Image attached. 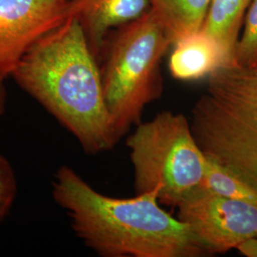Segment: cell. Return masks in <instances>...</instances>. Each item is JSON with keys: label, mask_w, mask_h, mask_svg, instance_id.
<instances>
[{"label": "cell", "mask_w": 257, "mask_h": 257, "mask_svg": "<svg viewBox=\"0 0 257 257\" xmlns=\"http://www.w3.org/2000/svg\"><path fill=\"white\" fill-rule=\"evenodd\" d=\"M90 155L119 141L102 85L98 61L74 16L28 50L12 76Z\"/></svg>", "instance_id": "1"}, {"label": "cell", "mask_w": 257, "mask_h": 257, "mask_svg": "<svg viewBox=\"0 0 257 257\" xmlns=\"http://www.w3.org/2000/svg\"><path fill=\"white\" fill-rule=\"evenodd\" d=\"M52 194L84 245L102 257L208 255L189 226L161 208L157 191L132 198L104 195L74 169L61 166Z\"/></svg>", "instance_id": "2"}, {"label": "cell", "mask_w": 257, "mask_h": 257, "mask_svg": "<svg viewBox=\"0 0 257 257\" xmlns=\"http://www.w3.org/2000/svg\"><path fill=\"white\" fill-rule=\"evenodd\" d=\"M191 127L206 156L257 191V68L221 65L193 106Z\"/></svg>", "instance_id": "3"}, {"label": "cell", "mask_w": 257, "mask_h": 257, "mask_svg": "<svg viewBox=\"0 0 257 257\" xmlns=\"http://www.w3.org/2000/svg\"><path fill=\"white\" fill-rule=\"evenodd\" d=\"M173 39L150 10L116 28L102 53V85L118 139L141 122L148 104L163 92L161 61Z\"/></svg>", "instance_id": "4"}, {"label": "cell", "mask_w": 257, "mask_h": 257, "mask_svg": "<svg viewBox=\"0 0 257 257\" xmlns=\"http://www.w3.org/2000/svg\"><path fill=\"white\" fill-rule=\"evenodd\" d=\"M126 144L137 194L157 191L160 204L177 207L201 189L207 156L183 114L166 110L140 122Z\"/></svg>", "instance_id": "5"}, {"label": "cell", "mask_w": 257, "mask_h": 257, "mask_svg": "<svg viewBox=\"0 0 257 257\" xmlns=\"http://www.w3.org/2000/svg\"><path fill=\"white\" fill-rule=\"evenodd\" d=\"M176 208V217L189 226L208 255L226 253L257 238V203L200 189Z\"/></svg>", "instance_id": "6"}, {"label": "cell", "mask_w": 257, "mask_h": 257, "mask_svg": "<svg viewBox=\"0 0 257 257\" xmlns=\"http://www.w3.org/2000/svg\"><path fill=\"white\" fill-rule=\"evenodd\" d=\"M71 16L70 0H0V78L11 77L28 50Z\"/></svg>", "instance_id": "7"}, {"label": "cell", "mask_w": 257, "mask_h": 257, "mask_svg": "<svg viewBox=\"0 0 257 257\" xmlns=\"http://www.w3.org/2000/svg\"><path fill=\"white\" fill-rule=\"evenodd\" d=\"M70 8L99 63L111 30L142 17L151 4L149 0H70Z\"/></svg>", "instance_id": "8"}, {"label": "cell", "mask_w": 257, "mask_h": 257, "mask_svg": "<svg viewBox=\"0 0 257 257\" xmlns=\"http://www.w3.org/2000/svg\"><path fill=\"white\" fill-rule=\"evenodd\" d=\"M172 48L169 69L177 80L202 79L230 62L216 40L202 30L181 37Z\"/></svg>", "instance_id": "9"}, {"label": "cell", "mask_w": 257, "mask_h": 257, "mask_svg": "<svg viewBox=\"0 0 257 257\" xmlns=\"http://www.w3.org/2000/svg\"><path fill=\"white\" fill-rule=\"evenodd\" d=\"M251 2L252 0H211L201 30L216 40L230 62H233L235 47Z\"/></svg>", "instance_id": "10"}, {"label": "cell", "mask_w": 257, "mask_h": 257, "mask_svg": "<svg viewBox=\"0 0 257 257\" xmlns=\"http://www.w3.org/2000/svg\"><path fill=\"white\" fill-rule=\"evenodd\" d=\"M149 1L151 11L167 29L174 44L181 37L202 29L211 3V0Z\"/></svg>", "instance_id": "11"}, {"label": "cell", "mask_w": 257, "mask_h": 257, "mask_svg": "<svg viewBox=\"0 0 257 257\" xmlns=\"http://www.w3.org/2000/svg\"><path fill=\"white\" fill-rule=\"evenodd\" d=\"M201 189L224 197L257 203L254 188L231 169L208 156Z\"/></svg>", "instance_id": "12"}, {"label": "cell", "mask_w": 257, "mask_h": 257, "mask_svg": "<svg viewBox=\"0 0 257 257\" xmlns=\"http://www.w3.org/2000/svg\"><path fill=\"white\" fill-rule=\"evenodd\" d=\"M242 28L233 62L247 68H257V0H252L248 7Z\"/></svg>", "instance_id": "13"}, {"label": "cell", "mask_w": 257, "mask_h": 257, "mask_svg": "<svg viewBox=\"0 0 257 257\" xmlns=\"http://www.w3.org/2000/svg\"><path fill=\"white\" fill-rule=\"evenodd\" d=\"M18 180L8 158L0 154V223L6 218L16 201Z\"/></svg>", "instance_id": "14"}, {"label": "cell", "mask_w": 257, "mask_h": 257, "mask_svg": "<svg viewBox=\"0 0 257 257\" xmlns=\"http://www.w3.org/2000/svg\"><path fill=\"white\" fill-rule=\"evenodd\" d=\"M241 254L246 257H257V238L249 239L236 248Z\"/></svg>", "instance_id": "15"}, {"label": "cell", "mask_w": 257, "mask_h": 257, "mask_svg": "<svg viewBox=\"0 0 257 257\" xmlns=\"http://www.w3.org/2000/svg\"><path fill=\"white\" fill-rule=\"evenodd\" d=\"M5 80L0 78V120L3 117L6 111V105H7V91L4 85Z\"/></svg>", "instance_id": "16"}]
</instances>
